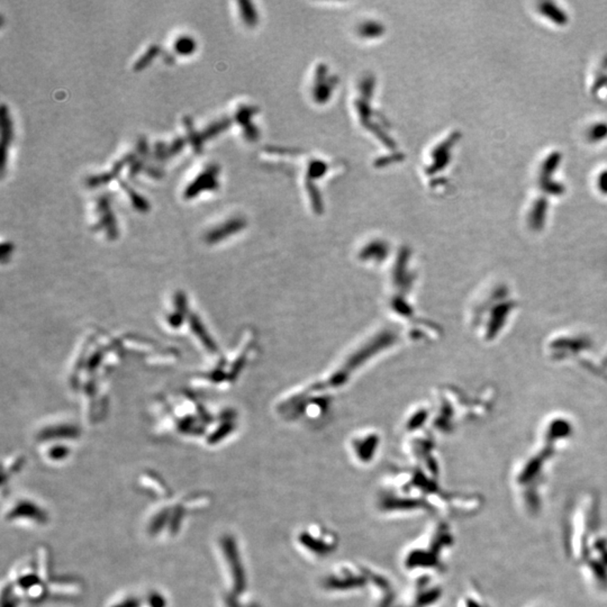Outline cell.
Listing matches in <instances>:
<instances>
[{
  "mask_svg": "<svg viewBox=\"0 0 607 607\" xmlns=\"http://www.w3.org/2000/svg\"><path fill=\"white\" fill-rule=\"evenodd\" d=\"M599 522V505L593 496H586L578 502L566 529V548L574 560L583 562L591 547V536Z\"/></svg>",
  "mask_w": 607,
  "mask_h": 607,
  "instance_id": "obj_1",
  "label": "cell"
},
{
  "mask_svg": "<svg viewBox=\"0 0 607 607\" xmlns=\"http://www.w3.org/2000/svg\"><path fill=\"white\" fill-rule=\"evenodd\" d=\"M220 172L218 165H211L199 176L196 177L191 184L184 190V197L193 199L205 190H215L218 187V176Z\"/></svg>",
  "mask_w": 607,
  "mask_h": 607,
  "instance_id": "obj_2",
  "label": "cell"
},
{
  "mask_svg": "<svg viewBox=\"0 0 607 607\" xmlns=\"http://www.w3.org/2000/svg\"><path fill=\"white\" fill-rule=\"evenodd\" d=\"M13 122L6 105L1 106V173L5 172L7 152L13 140Z\"/></svg>",
  "mask_w": 607,
  "mask_h": 607,
  "instance_id": "obj_3",
  "label": "cell"
},
{
  "mask_svg": "<svg viewBox=\"0 0 607 607\" xmlns=\"http://www.w3.org/2000/svg\"><path fill=\"white\" fill-rule=\"evenodd\" d=\"M133 160H134V155H133V154L126 155V157L122 159L121 161L116 163V165H114L113 170L110 171V172L89 177L88 180H87V184L90 186V187H97V186H102V184H107V182H110L112 179L116 178V177L119 176L124 165H126V163H132Z\"/></svg>",
  "mask_w": 607,
  "mask_h": 607,
  "instance_id": "obj_4",
  "label": "cell"
},
{
  "mask_svg": "<svg viewBox=\"0 0 607 607\" xmlns=\"http://www.w3.org/2000/svg\"><path fill=\"white\" fill-rule=\"evenodd\" d=\"M110 195L100 196L97 201V207H98V212L102 214V224H104L105 228H107V231L112 233V235H115V218L110 209Z\"/></svg>",
  "mask_w": 607,
  "mask_h": 607,
  "instance_id": "obj_5",
  "label": "cell"
},
{
  "mask_svg": "<svg viewBox=\"0 0 607 607\" xmlns=\"http://www.w3.org/2000/svg\"><path fill=\"white\" fill-rule=\"evenodd\" d=\"M184 125H186V129H187L188 132V139H189L190 143H191V146H193L194 151L196 153L199 154L203 150V138H201V133H198L196 131L195 127H194L193 121L190 117L186 116L184 119Z\"/></svg>",
  "mask_w": 607,
  "mask_h": 607,
  "instance_id": "obj_6",
  "label": "cell"
},
{
  "mask_svg": "<svg viewBox=\"0 0 607 607\" xmlns=\"http://www.w3.org/2000/svg\"><path fill=\"white\" fill-rule=\"evenodd\" d=\"M122 187L124 188V190L129 194V198H131V201H132L133 206L135 208L140 211V212H148V209H150V204L146 199H144L142 196L139 195L135 190H133L132 188L129 187V184H125L124 182H121Z\"/></svg>",
  "mask_w": 607,
  "mask_h": 607,
  "instance_id": "obj_7",
  "label": "cell"
},
{
  "mask_svg": "<svg viewBox=\"0 0 607 607\" xmlns=\"http://www.w3.org/2000/svg\"><path fill=\"white\" fill-rule=\"evenodd\" d=\"M175 49L176 52L182 55H190L196 49V42L193 37L184 35L179 37L175 43Z\"/></svg>",
  "mask_w": 607,
  "mask_h": 607,
  "instance_id": "obj_8",
  "label": "cell"
},
{
  "mask_svg": "<svg viewBox=\"0 0 607 607\" xmlns=\"http://www.w3.org/2000/svg\"><path fill=\"white\" fill-rule=\"evenodd\" d=\"M160 53V47L158 45H151V47H148V51L144 53L138 61H136V64H135L134 69L136 71H140V70L144 69L146 66L150 64L152 60H153L155 57Z\"/></svg>",
  "mask_w": 607,
  "mask_h": 607,
  "instance_id": "obj_9",
  "label": "cell"
},
{
  "mask_svg": "<svg viewBox=\"0 0 607 607\" xmlns=\"http://www.w3.org/2000/svg\"><path fill=\"white\" fill-rule=\"evenodd\" d=\"M228 125H230V121H228V119H222V121L213 123L206 129H204L203 132H201V138H203V140H209V139L214 138V136L223 132L224 129H228Z\"/></svg>",
  "mask_w": 607,
  "mask_h": 607,
  "instance_id": "obj_10",
  "label": "cell"
},
{
  "mask_svg": "<svg viewBox=\"0 0 607 607\" xmlns=\"http://www.w3.org/2000/svg\"><path fill=\"white\" fill-rule=\"evenodd\" d=\"M240 7H241V11H242L243 18H244L247 24H253V23L256 22V15H254V11H252L253 8H251L250 3L241 1Z\"/></svg>",
  "mask_w": 607,
  "mask_h": 607,
  "instance_id": "obj_11",
  "label": "cell"
},
{
  "mask_svg": "<svg viewBox=\"0 0 607 607\" xmlns=\"http://www.w3.org/2000/svg\"><path fill=\"white\" fill-rule=\"evenodd\" d=\"M462 607H489L484 599L479 596H467L464 599Z\"/></svg>",
  "mask_w": 607,
  "mask_h": 607,
  "instance_id": "obj_12",
  "label": "cell"
},
{
  "mask_svg": "<svg viewBox=\"0 0 607 607\" xmlns=\"http://www.w3.org/2000/svg\"><path fill=\"white\" fill-rule=\"evenodd\" d=\"M184 144H186V141L184 139L179 138L177 140L173 141L172 144L170 146H168V155L169 158L173 157V155H176L179 152L182 151V148H184Z\"/></svg>",
  "mask_w": 607,
  "mask_h": 607,
  "instance_id": "obj_13",
  "label": "cell"
}]
</instances>
